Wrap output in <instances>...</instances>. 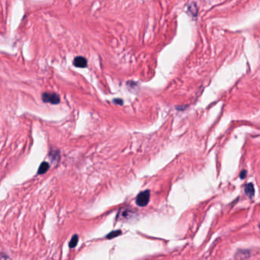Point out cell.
Listing matches in <instances>:
<instances>
[{
    "label": "cell",
    "mask_w": 260,
    "mask_h": 260,
    "mask_svg": "<svg viewBox=\"0 0 260 260\" xmlns=\"http://www.w3.org/2000/svg\"><path fill=\"white\" fill-rule=\"evenodd\" d=\"M150 193L149 190L142 191L136 198V203L138 206H146L150 201Z\"/></svg>",
    "instance_id": "cell-1"
},
{
    "label": "cell",
    "mask_w": 260,
    "mask_h": 260,
    "mask_svg": "<svg viewBox=\"0 0 260 260\" xmlns=\"http://www.w3.org/2000/svg\"><path fill=\"white\" fill-rule=\"evenodd\" d=\"M42 99L44 102H49L51 104L56 105L60 102L59 96L54 92H44L42 95Z\"/></svg>",
    "instance_id": "cell-2"
},
{
    "label": "cell",
    "mask_w": 260,
    "mask_h": 260,
    "mask_svg": "<svg viewBox=\"0 0 260 260\" xmlns=\"http://www.w3.org/2000/svg\"><path fill=\"white\" fill-rule=\"evenodd\" d=\"M73 64L76 67L84 68L87 67V59L83 57H76L73 60Z\"/></svg>",
    "instance_id": "cell-3"
},
{
    "label": "cell",
    "mask_w": 260,
    "mask_h": 260,
    "mask_svg": "<svg viewBox=\"0 0 260 260\" xmlns=\"http://www.w3.org/2000/svg\"><path fill=\"white\" fill-rule=\"evenodd\" d=\"M245 192L249 198H252L254 195V186L252 183H249L245 186Z\"/></svg>",
    "instance_id": "cell-4"
},
{
    "label": "cell",
    "mask_w": 260,
    "mask_h": 260,
    "mask_svg": "<svg viewBox=\"0 0 260 260\" xmlns=\"http://www.w3.org/2000/svg\"><path fill=\"white\" fill-rule=\"evenodd\" d=\"M49 169V164L47 163V162H44L40 165L39 169H38V172L37 173L38 174H44V173H46Z\"/></svg>",
    "instance_id": "cell-5"
},
{
    "label": "cell",
    "mask_w": 260,
    "mask_h": 260,
    "mask_svg": "<svg viewBox=\"0 0 260 260\" xmlns=\"http://www.w3.org/2000/svg\"><path fill=\"white\" fill-rule=\"evenodd\" d=\"M78 240H79V236L76 234V235H74V236L71 238L70 241H69V248H74V247H76V246L77 245V244H78Z\"/></svg>",
    "instance_id": "cell-6"
},
{
    "label": "cell",
    "mask_w": 260,
    "mask_h": 260,
    "mask_svg": "<svg viewBox=\"0 0 260 260\" xmlns=\"http://www.w3.org/2000/svg\"><path fill=\"white\" fill-rule=\"evenodd\" d=\"M120 233H121V231H113V232L110 233L108 234V236H107V238H108V239H112V238H114V237H115V236H117Z\"/></svg>",
    "instance_id": "cell-7"
},
{
    "label": "cell",
    "mask_w": 260,
    "mask_h": 260,
    "mask_svg": "<svg viewBox=\"0 0 260 260\" xmlns=\"http://www.w3.org/2000/svg\"><path fill=\"white\" fill-rule=\"evenodd\" d=\"M246 170H243V171L240 173V178H245L246 176Z\"/></svg>",
    "instance_id": "cell-8"
},
{
    "label": "cell",
    "mask_w": 260,
    "mask_h": 260,
    "mask_svg": "<svg viewBox=\"0 0 260 260\" xmlns=\"http://www.w3.org/2000/svg\"><path fill=\"white\" fill-rule=\"evenodd\" d=\"M259 228H260V224H259Z\"/></svg>",
    "instance_id": "cell-9"
}]
</instances>
